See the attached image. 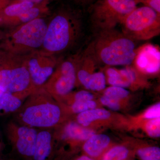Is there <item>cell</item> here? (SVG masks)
I'll return each instance as SVG.
<instances>
[{"label":"cell","mask_w":160,"mask_h":160,"mask_svg":"<svg viewBox=\"0 0 160 160\" xmlns=\"http://www.w3.org/2000/svg\"><path fill=\"white\" fill-rule=\"evenodd\" d=\"M50 16L42 46L38 50L43 54L57 56L77 42L82 33V21L79 12L67 5L59 6Z\"/></svg>","instance_id":"obj_1"},{"label":"cell","mask_w":160,"mask_h":160,"mask_svg":"<svg viewBox=\"0 0 160 160\" xmlns=\"http://www.w3.org/2000/svg\"><path fill=\"white\" fill-rule=\"evenodd\" d=\"M17 112L23 125L34 128H55L69 118L61 104L43 86L32 92Z\"/></svg>","instance_id":"obj_2"},{"label":"cell","mask_w":160,"mask_h":160,"mask_svg":"<svg viewBox=\"0 0 160 160\" xmlns=\"http://www.w3.org/2000/svg\"><path fill=\"white\" fill-rule=\"evenodd\" d=\"M87 48L98 65L105 66L132 65L136 49L134 40L115 29L96 32Z\"/></svg>","instance_id":"obj_3"},{"label":"cell","mask_w":160,"mask_h":160,"mask_svg":"<svg viewBox=\"0 0 160 160\" xmlns=\"http://www.w3.org/2000/svg\"><path fill=\"white\" fill-rule=\"evenodd\" d=\"M26 56L6 51L0 59V89L23 99L36 89L32 83Z\"/></svg>","instance_id":"obj_4"},{"label":"cell","mask_w":160,"mask_h":160,"mask_svg":"<svg viewBox=\"0 0 160 160\" xmlns=\"http://www.w3.org/2000/svg\"><path fill=\"white\" fill-rule=\"evenodd\" d=\"M46 17L38 18L12 28L5 40L6 51L18 55H26L39 50L47 29Z\"/></svg>","instance_id":"obj_5"},{"label":"cell","mask_w":160,"mask_h":160,"mask_svg":"<svg viewBox=\"0 0 160 160\" xmlns=\"http://www.w3.org/2000/svg\"><path fill=\"white\" fill-rule=\"evenodd\" d=\"M139 0H97L90 7V20L96 32L115 29L135 9Z\"/></svg>","instance_id":"obj_6"},{"label":"cell","mask_w":160,"mask_h":160,"mask_svg":"<svg viewBox=\"0 0 160 160\" xmlns=\"http://www.w3.org/2000/svg\"><path fill=\"white\" fill-rule=\"evenodd\" d=\"M122 32L134 41H146L160 33V14L148 6L137 7L121 23Z\"/></svg>","instance_id":"obj_7"},{"label":"cell","mask_w":160,"mask_h":160,"mask_svg":"<svg viewBox=\"0 0 160 160\" xmlns=\"http://www.w3.org/2000/svg\"><path fill=\"white\" fill-rule=\"evenodd\" d=\"M81 53L61 58L51 77L43 86L56 100L70 93L78 85L77 73Z\"/></svg>","instance_id":"obj_8"},{"label":"cell","mask_w":160,"mask_h":160,"mask_svg":"<svg viewBox=\"0 0 160 160\" xmlns=\"http://www.w3.org/2000/svg\"><path fill=\"white\" fill-rule=\"evenodd\" d=\"M61 58L47 55L37 50L26 56L32 83L36 89L42 87L51 77Z\"/></svg>","instance_id":"obj_9"},{"label":"cell","mask_w":160,"mask_h":160,"mask_svg":"<svg viewBox=\"0 0 160 160\" xmlns=\"http://www.w3.org/2000/svg\"><path fill=\"white\" fill-rule=\"evenodd\" d=\"M80 125L94 129L129 125L122 116L102 108L90 109L76 115L74 119Z\"/></svg>","instance_id":"obj_10"},{"label":"cell","mask_w":160,"mask_h":160,"mask_svg":"<svg viewBox=\"0 0 160 160\" xmlns=\"http://www.w3.org/2000/svg\"><path fill=\"white\" fill-rule=\"evenodd\" d=\"M132 65L147 78L158 75L160 70L159 47L147 43L136 48Z\"/></svg>","instance_id":"obj_11"},{"label":"cell","mask_w":160,"mask_h":160,"mask_svg":"<svg viewBox=\"0 0 160 160\" xmlns=\"http://www.w3.org/2000/svg\"><path fill=\"white\" fill-rule=\"evenodd\" d=\"M38 132L35 128L26 125L11 123L8 127L9 139L18 153L31 159L34 153Z\"/></svg>","instance_id":"obj_12"},{"label":"cell","mask_w":160,"mask_h":160,"mask_svg":"<svg viewBox=\"0 0 160 160\" xmlns=\"http://www.w3.org/2000/svg\"><path fill=\"white\" fill-rule=\"evenodd\" d=\"M55 128L56 130L53 134L54 139L64 141L72 146L82 145L86 140L97 133L96 130L84 127L74 120L69 119Z\"/></svg>","instance_id":"obj_13"},{"label":"cell","mask_w":160,"mask_h":160,"mask_svg":"<svg viewBox=\"0 0 160 160\" xmlns=\"http://www.w3.org/2000/svg\"><path fill=\"white\" fill-rule=\"evenodd\" d=\"M98 65L96 60L87 47L81 53L79 61L77 73L78 85H82L88 90L93 88L104 75L103 71H96Z\"/></svg>","instance_id":"obj_14"},{"label":"cell","mask_w":160,"mask_h":160,"mask_svg":"<svg viewBox=\"0 0 160 160\" xmlns=\"http://www.w3.org/2000/svg\"><path fill=\"white\" fill-rule=\"evenodd\" d=\"M112 145L111 138L109 136L96 133L83 143L82 149L85 154L98 160Z\"/></svg>","instance_id":"obj_15"},{"label":"cell","mask_w":160,"mask_h":160,"mask_svg":"<svg viewBox=\"0 0 160 160\" xmlns=\"http://www.w3.org/2000/svg\"><path fill=\"white\" fill-rule=\"evenodd\" d=\"M54 149V140L51 130L38 132L34 155L31 160H47L52 158Z\"/></svg>","instance_id":"obj_16"},{"label":"cell","mask_w":160,"mask_h":160,"mask_svg":"<svg viewBox=\"0 0 160 160\" xmlns=\"http://www.w3.org/2000/svg\"><path fill=\"white\" fill-rule=\"evenodd\" d=\"M49 4H42L35 5L30 9L26 10L5 24V26L13 28L29 22L30 21L41 17L49 16L51 13Z\"/></svg>","instance_id":"obj_17"},{"label":"cell","mask_w":160,"mask_h":160,"mask_svg":"<svg viewBox=\"0 0 160 160\" xmlns=\"http://www.w3.org/2000/svg\"><path fill=\"white\" fill-rule=\"evenodd\" d=\"M120 74L128 85V89L132 91L148 88L150 84L148 78L141 74L132 65L119 69Z\"/></svg>","instance_id":"obj_18"},{"label":"cell","mask_w":160,"mask_h":160,"mask_svg":"<svg viewBox=\"0 0 160 160\" xmlns=\"http://www.w3.org/2000/svg\"><path fill=\"white\" fill-rule=\"evenodd\" d=\"M36 4L26 1L10 2L0 11V24L4 25L9 21L30 9Z\"/></svg>","instance_id":"obj_19"},{"label":"cell","mask_w":160,"mask_h":160,"mask_svg":"<svg viewBox=\"0 0 160 160\" xmlns=\"http://www.w3.org/2000/svg\"><path fill=\"white\" fill-rule=\"evenodd\" d=\"M22 98L9 92H5L0 98V115L17 111L23 104Z\"/></svg>","instance_id":"obj_20"},{"label":"cell","mask_w":160,"mask_h":160,"mask_svg":"<svg viewBox=\"0 0 160 160\" xmlns=\"http://www.w3.org/2000/svg\"><path fill=\"white\" fill-rule=\"evenodd\" d=\"M133 153L126 145H112L98 160H129Z\"/></svg>","instance_id":"obj_21"},{"label":"cell","mask_w":160,"mask_h":160,"mask_svg":"<svg viewBox=\"0 0 160 160\" xmlns=\"http://www.w3.org/2000/svg\"><path fill=\"white\" fill-rule=\"evenodd\" d=\"M65 113L69 118L72 115H77L81 112L96 108H101L102 105L99 102L94 100L78 101L67 106L61 105Z\"/></svg>","instance_id":"obj_22"},{"label":"cell","mask_w":160,"mask_h":160,"mask_svg":"<svg viewBox=\"0 0 160 160\" xmlns=\"http://www.w3.org/2000/svg\"><path fill=\"white\" fill-rule=\"evenodd\" d=\"M97 97V95L92 92L88 90H81L74 92L72 91L56 100L61 105L67 106L78 101L94 100L96 99Z\"/></svg>","instance_id":"obj_23"},{"label":"cell","mask_w":160,"mask_h":160,"mask_svg":"<svg viewBox=\"0 0 160 160\" xmlns=\"http://www.w3.org/2000/svg\"><path fill=\"white\" fill-rule=\"evenodd\" d=\"M131 125L142 129L149 137L156 138L160 137V118L140 121Z\"/></svg>","instance_id":"obj_24"},{"label":"cell","mask_w":160,"mask_h":160,"mask_svg":"<svg viewBox=\"0 0 160 160\" xmlns=\"http://www.w3.org/2000/svg\"><path fill=\"white\" fill-rule=\"evenodd\" d=\"M140 160H160V149L156 146L141 145L134 151Z\"/></svg>","instance_id":"obj_25"},{"label":"cell","mask_w":160,"mask_h":160,"mask_svg":"<svg viewBox=\"0 0 160 160\" xmlns=\"http://www.w3.org/2000/svg\"><path fill=\"white\" fill-rule=\"evenodd\" d=\"M160 118V103L158 102L144 110L140 114L130 118L129 121V126L140 121L153 119Z\"/></svg>","instance_id":"obj_26"},{"label":"cell","mask_w":160,"mask_h":160,"mask_svg":"<svg viewBox=\"0 0 160 160\" xmlns=\"http://www.w3.org/2000/svg\"><path fill=\"white\" fill-rule=\"evenodd\" d=\"M99 102L102 106L108 107L113 111H120L126 109L129 106V100L112 98L105 96H100Z\"/></svg>","instance_id":"obj_27"},{"label":"cell","mask_w":160,"mask_h":160,"mask_svg":"<svg viewBox=\"0 0 160 160\" xmlns=\"http://www.w3.org/2000/svg\"><path fill=\"white\" fill-rule=\"evenodd\" d=\"M100 92L105 96L118 99L129 100L132 97L130 91L117 86H109Z\"/></svg>","instance_id":"obj_28"},{"label":"cell","mask_w":160,"mask_h":160,"mask_svg":"<svg viewBox=\"0 0 160 160\" xmlns=\"http://www.w3.org/2000/svg\"><path fill=\"white\" fill-rule=\"evenodd\" d=\"M140 3L148 6L160 14V0H139Z\"/></svg>","instance_id":"obj_29"},{"label":"cell","mask_w":160,"mask_h":160,"mask_svg":"<svg viewBox=\"0 0 160 160\" xmlns=\"http://www.w3.org/2000/svg\"><path fill=\"white\" fill-rule=\"evenodd\" d=\"M53 1V0H10L11 2L13 1H26V2H31L36 5L42 4H49V3Z\"/></svg>","instance_id":"obj_30"},{"label":"cell","mask_w":160,"mask_h":160,"mask_svg":"<svg viewBox=\"0 0 160 160\" xmlns=\"http://www.w3.org/2000/svg\"><path fill=\"white\" fill-rule=\"evenodd\" d=\"M74 160H96L92 158L89 157L88 156L86 155V154L82 155L78 157L77 158L75 159Z\"/></svg>","instance_id":"obj_31"},{"label":"cell","mask_w":160,"mask_h":160,"mask_svg":"<svg viewBox=\"0 0 160 160\" xmlns=\"http://www.w3.org/2000/svg\"><path fill=\"white\" fill-rule=\"evenodd\" d=\"M10 2V0H0V11Z\"/></svg>","instance_id":"obj_32"},{"label":"cell","mask_w":160,"mask_h":160,"mask_svg":"<svg viewBox=\"0 0 160 160\" xmlns=\"http://www.w3.org/2000/svg\"><path fill=\"white\" fill-rule=\"evenodd\" d=\"M72 1H73L75 2L78 3V4L83 5V4H87V3L91 2L94 1V0H72Z\"/></svg>","instance_id":"obj_33"},{"label":"cell","mask_w":160,"mask_h":160,"mask_svg":"<svg viewBox=\"0 0 160 160\" xmlns=\"http://www.w3.org/2000/svg\"><path fill=\"white\" fill-rule=\"evenodd\" d=\"M65 160L63 158L61 157H58L52 158L51 159H49V160Z\"/></svg>","instance_id":"obj_34"},{"label":"cell","mask_w":160,"mask_h":160,"mask_svg":"<svg viewBox=\"0 0 160 160\" xmlns=\"http://www.w3.org/2000/svg\"><path fill=\"white\" fill-rule=\"evenodd\" d=\"M4 93H5V92H4L2 91V90H1V89H0V98L2 96V95Z\"/></svg>","instance_id":"obj_35"}]
</instances>
